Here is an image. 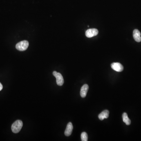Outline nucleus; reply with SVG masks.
I'll use <instances>...</instances> for the list:
<instances>
[{"mask_svg":"<svg viewBox=\"0 0 141 141\" xmlns=\"http://www.w3.org/2000/svg\"><path fill=\"white\" fill-rule=\"evenodd\" d=\"M23 126L22 121L17 120L14 122L12 125V130L14 133H17L19 132Z\"/></svg>","mask_w":141,"mask_h":141,"instance_id":"f257e3e1","label":"nucleus"},{"mask_svg":"<svg viewBox=\"0 0 141 141\" xmlns=\"http://www.w3.org/2000/svg\"><path fill=\"white\" fill-rule=\"evenodd\" d=\"M29 46V42L27 41H24L17 43L16 48L20 51H24L27 49Z\"/></svg>","mask_w":141,"mask_h":141,"instance_id":"f03ea898","label":"nucleus"},{"mask_svg":"<svg viewBox=\"0 0 141 141\" xmlns=\"http://www.w3.org/2000/svg\"><path fill=\"white\" fill-rule=\"evenodd\" d=\"M53 74L56 78L57 83L58 86H62L64 83V80L62 75L60 73H58L56 71H54L53 73Z\"/></svg>","mask_w":141,"mask_h":141,"instance_id":"7ed1b4c3","label":"nucleus"},{"mask_svg":"<svg viewBox=\"0 0 141 141\" xmlns=\"http://www.w3.org/2000/svg\"><path fill=\"white\" fill-rule=\"evenodd\" d=\"M98 31L95 28L88 29L86 32V36L88 38H91L97 35Z\"/></svg>","mask_w":141,"mask_h":141,"instance_id":"20e7f679","label":"nucleus"},{"mask_svg":"<svg viewBox=\"0 0 141 141\" xmlns=\"http://www.w3.org/2000/svg\"><path fill=\"white\" fill-rule=\"evenodd\" d=\"M111 68L116 71L121 72L123 70V67L120 63L114 62L111 64Z\"/></svg>","mask_w":141,"mask_h":141,"instance_id":"39448f33","label":"nucleus"},{"mask_svg":"<svg viewBox=\"0 0 141 141\" xmlns=\"http://www.w3.org/2000/svg\"><path fill=\"white\" fill-rule=\"evenodd\" d=\"M134 39L136 42H140L141 41V33L140 31L137 29H135L133 32Z\"/></svg>","mask_w":141,"mask_h":141,"instance_id":"423d86ee","label":"nucleus"},{"mask_svg":"<svg viewBox=\"0 0 141 141\" xmlns=\"http://www.w3.org/2000/svg\"><path fill=\"white\" fill-rule=\"evenodd\" d=\"M88 89H89V86L88 85L86 84H84L82 86L81 88L80 92V96L82 97L83 98L86 97Z\"/></svg>","mask_w":141,"mask_h":141,"instance_id":"0eeeda50","label":"nucleus"},{"mask_svg":"<svg viewBox=\"0 0 141 141\" xmlns=\"http://www.w3.org/2000/svg\"><path fill=\"white\" fill-rule=\"evenodd\" d=\"M73 126L71 122H69L67 125L65 131V135L67 136H70L73 131Z\"/></svg>","mask_w":141,"mask_h":141,"instance_id":"6e6552de","label":"nucleus"},{"mask_svg":"<svg viewBox=\"0 0 141 141\" xmlns=\"http://www.w3.org/2000/svg\"><path fill=\"white\" fill-rule=\"evenodd\" d=\"M109 111L107 110H104L98 115V118L101 120H103L105 118H107L109 116Z\"/></svg>","mask_w":141,"mask_h":141,"instance_id":"1a4fd4ad","label":"nucleus"},{"mask_svg":"<svg viewBox=\"0 0 141 141\" xmlns=\"http://www.w3.org/2000/svg\"><path fill=\"white\" fill-rule=\"evenodd\" d=\"M123 121L127 125H129L131 123V121L130 119L129 118L126 112H124L122 114Z\"/></svg>","mask_w":141,"mask_h":141,"instance_id":"9d476101","label":"nucleus"},{"mask_svg":"<svg viewBox=\"0 0 141 141\" xmlns=\"http://www.w3.org/2000/svg\"><path fill=\"white\" fill-rule=\"evenodd\" d=\"M81 138L82 141H87L88 140V134L86 132H83L81 135Z\"/></svg>","mask_w":141,"mask_h":141,"instance_id":"9b49d317","label":"nucleus"},{"mask_svg":"<svg viewBox=\"0 0 141 141\" xmlns=\"http://www.w3.org/2000/svg\"><path fill=\"white\" fill-rule=\"evenodd\" d=\"M2 88H3V86H2V84L0 83V91L2 90Z\"/></svg>","mask_w":141,"mask_h":141,"instance_id":"f8f14e48","label":"nucleus"}]
</instances>
